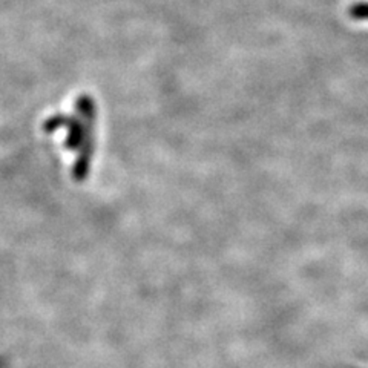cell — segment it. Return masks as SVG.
Returning a JSON list of instances; mask_svg holds the SVG:
<instances>
[{"mask_svg":"<svg viewBox=\"0 0 368 368\" xmlns=\"http://www.w3.org/2000/svg\"><path fill=\"white\" fill-rule=\"evenodd\" d=\"M350 16L353 18H359V21H362V18H368V4L365 2L355 4L350 8Z\"/></svg>","mask_w":368,"mask_h":368,"instance_id":"obj_1","label":"cell"}]
</instances>
